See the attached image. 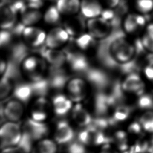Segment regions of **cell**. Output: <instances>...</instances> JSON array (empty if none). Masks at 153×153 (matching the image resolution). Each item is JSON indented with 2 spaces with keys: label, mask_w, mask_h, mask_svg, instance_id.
I'll list each match as a JSON object with an SVG mask.
<instances>
[{
  "label": "cell",
  "mask_w": 153,
  "mask_h": 153,
  "mask_svg": "<svg viewBox=\"0 0 153 153\" xmlns=\"http://www.w3.org/2000/svg\"><path fill=\"white\" fill-rule=\"evenodd\" d=\"M121 87L123 91L128 94L140 96L145 93V84L140 76L132 72L124 78L121 83Z\"/></svg>",
  "instance_id": "30bf717a"
},
{
  "label": "cell",
  "mask_w": 153,
  "mask_h": 153,
  "mask_svg": "<svg viewBox=\"0 0 153 153\" xmlns=\"http://www.w3.org/2000/svg\"><path fill=\"white\" fill-rule=\"evenodd\" d=\"M152 13H153V11H152Z\"/></svg>",
  "instance_id": "60d3db41"
},
{
  "label": "cell",
  "mask_w": 153,
  "mask_h": 153,
  "mask_svg": "<svg viewBox=\"0 0 153 153\" xmlns=\"http://www.w3.org/2000/svg\"><path fill=\"white\" fill-rule=\"evenodd\" d=\"M17 11L11 5L0 2V29L8 30L14 27L17 20Z\"/></svg>",
  "instance_id": "9a60e30c"
},
{
  "label": "cell",
  "mask_w": 153,
  "mask_h": 153,
  "mask_svg": "<svg viewBox=\"0 0 153 153\" xmlns=\"http://www.w3.org/2000/svg\"><path fill=\"white\" fill-rule=\"evenodd\" d=\"M42 56L50 69H60L67 62V54L60 49L47 48Z\"/></svg>",
  "instance_id": "e0dca14e"
},
{
  "label": "cell",
  "mask_w": 153,
  "mask_h": 153,
  "mask_svg": "<svg viewBox=\"0 0 153 153\" xmlns=\"http://www.w3.org/2000/svg\"><path fill=\"white\" fill-rule=\"evenodd\" d=\"M83 128L78 134V140L84 145L97 146L107 142L102 130L90 125Z\"/></svg>",
  "instance_id": "9c48e42d"
},
{
  "label": "cell",
  "mask_w": 153,
  "mask_h": 153,
  "mask_svg": "<svg viewBox=\"0 0 153 153\" xmlns=\"http://www.w3.org/2000/svg\"><path fill=\"white\" fill-rule=\"evenodd\" d=\"M95 39L88 32L83 33L78 35L76 39V44L81 50H88L92 48L96 42Z\"/></svg>",
  "instance_id": "f1b7e54d"
},
{
  "label": "cell",
  "mask_w": 153,
  "mask_h": 153,
  "mask_svg": "<svg viewBox=\"0 0 153 153\" xmlns=\"http://www.w3.org/2000/svg\"><path fill=\"white\" fill-rule=\"evenodd\" d=\"M62 14L56 5L49 7L43 14L42 19L45 23L49 25H56L61 20Z\"/></svg>",
  "instance_id": "484cf974"
},
{
  "label": "cell",
  "mask_w": 153,
  "mask_h": 153,
  "mask_svg": "<svg viewBox=\"0 0 153 153\" xmlns=\"http://www.w3.org/2000/svg\"><path fill=\"white\" fill-rule=\"evenodd\" d=\"M109 54L112 59L121 65L131 62L136 54L134 45L125 38L114 40L109 46Z\"/></svg>",
  "instance_id": "7a4b0ae2"
},
{
  "label": "cell",
  "mask_w": 153,
  "mask_h": 153,
  "mask_svg": "<svg viewBox=\"0 0 153 153\" xmlns=\"http://www.w3.org/2000/svg\"><path fill=\"white\" fill-rule=\"evenodd\" d=\"M8 64L5 60L0 56V77L5 74L8 69Z\"/></svg>",
  "instance_id": "74e56055"
},
{
  "label": "cell",
  "mask_w": 153,
  "mask_h": 153,
  "mask_svg": "<svg viewBox=\"0 0 153 153\" xmlns=\"http://www.w3.org/2000/svg\"><path fill=\"white\" fill-rule=\"evenodd\" d=\"M134 6L138 13L148 14L153 11V0H134Z\"/></svg>",
  "instance_id": "f546056e"
},
{
  "label": "cell",
  "mask_w": 153,
  "mask_h": 153,
  "mask_svg": "<svg viewBox=\"0 0 153 153\" xmlns=\"http://www.w3.org/2000/svg\"><path fill=\"white\" fill-rule=\"evenodd\" d=\"M145 77L153 84V60L150 61L144 68Z\"/></svg>",
  "instance_id": "e575fe53"
},
{
  "label": "cell",
  "mask_w": 153,
  "mask_h": 153,
  "mask_svg": "<svg viewBox=\"0 0 153 153\" xmlns=\"http://www.w3.org/2000/svg\"><path fill=\"white\" fill-rule=\"evenodd\" d=\"M130 114V108L126 105H120L115 109L113 117L115 120L117 121H122L126 120Z\"/></svg>",
  "instance_id": "4dcf8cb0"
},
{
  "label": "cell",
  "mask_w": 153,
  "mask_h": 153,
  "mask_svg": "<svg viewBox=\"0 0 153 153\" xmlns=\"http://www.w3.org/2000/svg\"><path fill=\"white\" fill-rule=\"evenodd\" d=\"M44 1H49V2H54V1H57V0H44Z\"/></svg>",
  "instance_id": "ab89813d"
},
{
  "label": "cell",
  "mask_w": 153,
  "mask_h": 153,
  "mask_svg": "<svg viewBox=\"0 0 153 153\" xmlns=\"http://www.w3.org/2000/svg\"><path fill=\"white\" fill-rule=\"evenodd\" d=\"M73 71H82L88 65L87 60L82 55L79 54H67V62Z\"/></svg>",
  "instance_id": "d4e9b609"
},
{
  "label": "cell",
  "mask_w": 153,
  "mask_h": 153,
  "mask_svg": "<svg viewBox=\"0 0 153 153\" xmlns=\"http://www.w3.org/2000/svg\"><path fill=\"white\" fill-rule=\"evenodd\" d=\"M64 87L65 94L73 103H81L87 96L88 84L81 77H74L68 79Z\"/></svg>",
  "instance_id": "5b68a950"
},
{
  "label": "cell",
  "mask_w": 153,
  "mask_h": 153,
  "mask_svg": "<svg viewBox=\"0 0 153 153\" xmlns=\"http://www.w3.org/2000/svg\"><path fill=\"white\" fill-rule=\"evenodd\" d=\"M70 112L73 121L81 127H87L92 123L93 118L90 113L81 103L74 105Z\"/></svg>",
  "instance_id": "d6986e66"
},
{
  "label": "cell",
  "mask_w": 153,
  "mask_h": 153,
  "mask_svg": "<svg viewBox=\"0 0 153 153\" xmlns=\"http://www.w3.org/2000/svg\"><path fill=\"white\" fill-rule=\"evenodd\" d=\"M21 35L26 45L32 48H38L45 44L47 33L38 27L29 26L24 27Z\"/></svg>",
  "instance_id": "ba28073f"
},
{
  "label": "cell",
  "mask_w": 153,
  "mask_h": 153,
  "mask_svg": "<svg viewBox=\"0 0 153 153\" xmlns=\"http://www.w3.org/2000/svg\"><path fill=\"white\" fill-rule=\"evenodd\" d=\"M87 32L95 39L105 38L111 33L112 26L109 20L102 16L88 19L86 23Z\"/></svg>",
  "instance_id": "52a82bcc"
},
{
  "label": "cell",
  "mask_w": 153,
  "mask_h": 153,
  "mask_svg": "<svg viewBox=\"0 0 153 153\" xmlns=\"http://www.w3.org/2000/svg\"><path fill=\"white\" fill-rule=\"evenodd\" d=\"M146 20L143 15L139 13L127 14L123 21V27L126 33L134 35L146 27Z\"/></svg>",
  "instance_id": "5bb4252c"
},
{
  "label": "cell",
  "mask_w": 153,
  "mask_h": 153,
  "mask_svg": "<svg viewBox=\"0 0 153 153\" xmlns=\"http://www.w3.org/2000/svg\"><path fill=\"white\" fill-rule=\"evenodd\" d=\"M82 145L83 144L79 141L78 143H72L69 146L68 153H84V150Z\"/></svg>",
  "instance_id": "8d00e7d4"
},
{
  "label": "cell",
  "mask_w": 153,
  "mask_h": 153,
  "mask_svg": "<svg viewBox=\"0 0 153 153\" xmlns=\"http://www.w3.org/2000/svg\"><path fill=\"white\" fill-rule=\"evenodd\" d=\"M23 136V130L19 123L6 121L0 126V148L19 145Z\"/></svg>",
  "instance_id": "3957f363"
},
{
  "label": "cell",
  "mask_w": 153,
  "mask_h": 153,
  "mask_svg": "<svg viewBox=\"0 0 153 153\" xmlns=\"http://www.w3.org/2000/svg\"><path fill=\"white\" fill-rule=\"evenodd\" d=\"M114 146L120 150H124L127 146V137L126 134L123 131L117 132L114 137Z\"/></svg>",
  "instance_id": "1f68e13d"
},
{
  "label": "cell",
  "mask_w": 153,
  "mask_h": 153,
  "mask_svg": "<svg viewBox=\"0 0 153 153\" xmlns=\"http://www.w3.org/2000/svg\"><path fill=\"white\" fill-rule=\"evenodd\" d=\"M70 35L64 27L56 26L47 33L45 45L47 48L60 49L69 39Z\"/></svg>",
  "instance_id": "8fae6325"
},
{
  "label": "cell",
  "mask_w": 153,
  "mask_h": 153,
  "mask_svg": "<svg viewBox=\"0 0 153 153\" xmlns=\"http://www.w3.org/2000/svg\"><path fill=\"white\" fill-rule=\"evenodd\" d=\"M52 114L53 112L51 101L45 95L36 96L30 100L28 117L31 120L46 123Z\"/></svg>",
  "instance_id": "277c9868"
},
{
  "label": "cell",
  "mask_w": 153,
  "mask_h": 153,
  "mask_svg": "<svg viewBox=\"0 0 153 153\" xmlns=\"http://www.w3.org/2000/svg\"><path fill=\"white\" fill-rule=\"evenodd\" d=\"M20 69L27 81L35 83L48 80L50 72L49 65L44 57L34 54L23 58Z\"/></svg>",
  "instance_id": "6da1fadb"
},
{
  "label": "cell",
  "mask_w": 153,
  "mask_h": 153,
  "mask_svg": "<svg viewBox=\"0 0 153 153\" xmlns=\"http://www.w3.org/2000/svg\"><path fill=\"white\" fill-rule=\"evenodd\" d=\"M99 153H119L118 149L114 145L108 142L102 145Z\"/></svg>",
  "instance_id": "d590c367"
},
{
  "label": "cell",
  "mask_w": 153,
  "mask_h": 153,
  "mask_svg": "<svg viewBox=\"0 0 153 153\" xmlns=\"http://www.w3.org/2000/svg\"><path fill=\"white\" fill-rule=\"evenodd\" d=\"M53 112L57 116H64L69 113L74 106L73 102L66 94L58 93L50 99Z\"/></svg>",
  "instance_id": "2e32d148"
},
{
  "label": "cell",
  "mask_w": 153,
  "mask_h": 153,
  "mask_svg": "<svg viewBox=\"0 0 153 153\" xmlns=\"http://www.w3.org/2000/svg\"><path fill=\"white\" fill-rule=\"evenodd\" d=\"M103 2L109 8H114L118 6L120 0H102Z\"/></svg>",
  "instance_id": "f35d334b"
},
{
  "label": "cell",
  "mask_w": 153,
  "mask_h": 153,
  "mask_svg": "<svg viewBox=\"0 0 153 153\" xmlns=\"http://www.w3.org/2000/svg\"><path fill=\"white\" fill-rule=\"evenodd\" d=\"M74 137V130L68 121L61 120L56 124L53 131V139L58 145L71 143Z\"/></svg>",
  "instance_id": "4fadbf2b"
},
{
  "label": "cell",
  "mask_w": 153,
  "mask_h": 153,
  "mask_svg": "<svg viewBox=\"0 0 153 153\" xmlns=\"http://www.w3.org/2000/svg\"><path fill=\"white\" fill-rule=\"evenodd\" d=\"M80 12L88 19L98 17L103 12L102 4L99 0H81Z\"/></svg>",
  "instance_id": "ffe728a7"
},
{
  "label": "cell",
  "mask_w": 153,
  "mask_h": 153,
  "mask_svg": "<svg viewBox=\"0 0 153 153\" xmlns=\"http://www.w3.org/2000/svg\"><path fill=\"white\" fill-rule=\"evenodd\" d=\"M42 16L39 8L26 4L20 11V22L25 26H34L42 19Z\"/></svg>",
  "instance_id": "ac0fdd59"
},
{
  "label": "cell",
  "mask_w": 153,
  "mask_h": 153,
  "mask_svg": "<svg viewBox=\"0 0 153 153\" xmlns=\"http://www.w3.org/2000/svg\"><path fill=\"white\" fill-rule=\"evenodd\" d=\"M58 144L47 137L34 142L30 153H57Z\"/></svg>",
  "instance_id": "44dd1931"
},
{
  "label": "cell",
  "mask_w": 153,
  "mask_h": 153,
  "mask_svg": "<svg viewBox=\"0 0 153 153\" xmlns=\"http://www.w3.org/2000/svg\"><path fill=\"white\" fill-rule=\"evenodd\" d=\"M33 142L25 133L20 143L16 146L2 148L0 153H30Z\"/></svg>",
  "instance_id": "cb8c5ba5"
},
{
  "label": "cell",
  "mask_w": 153,
  "mask_h": 153,
  "mask_svg": "<svg viewBox=\"0 0 153 153\" xmlns=\"http://www.w3.org/2000/svg\"><path fill=\"white\" fill-rule=\"evenodd\" d=\"M139 97V105L146 110H153V98L148 94L144 93Z\"/></svg>",
  "instance_id": "d6a6232c"
},
{
  "label": "cell",
  "mask_w": 153,
  "mask_h": 153,
  "mask_svg": "<svg viewBox=\"0 0 153 153\" xmlns=\"http://www.w3.org/2000/svg\"><path fill=\"white\" fill-rule=\"evenodd\" d=\"M27 0H1L11 7H13L17 11H20L26 5Z\"/></svg>",
  "instance_id": "836d02e7"
},
{
  "label": "cell",
  "mask_w": 153,
  "mask_h": 153,
  "mask_svg": "<svg viewBox=\"0 0 153 153\" xmlns=\"http://www.w3.org/2000/svg\"><path fill=\"white\" fill-rule=\"evenodd\" d=\"M142 44L146 51L153 53V23L148 24L145 27Z\"/></svg>",
  "instance_id": "83f0119b"
},
{
  "label": "cell",
  "mask_w": 153,
  "mask_h": 153,
  "mask_svg": "<svg viewBox=\"0 0 153 153\" xmlns=\"http://www.w3.org/2000/svg\"><path fill=\"white\" fill-rule=\"evenodd\" d=\"M81 0H57L56 6L62 16L72 17L80 11Z\"/></svg>",
  "instance_id": "7402d4cb"
},
{
  "label": "cell",
  "mask_w": 153,
  "mask_h": 153,
  "mask_svg": "<svg viewBox=\"0 0 153 153\" xmlns=\"http://www.w3.org/2000/svg\"><path fill=\"white\" fill-rule=\"evenodd\" d=\"M15 84L12 77L8 74V66L7 72L0 77V102L9 99L15 87Z\"/></svg>",
  "instance_id": "603a6c76"
},
{
  "label": "cell",
  "mask_w": 153,
  "mask_h": 153,
  "mask_svg": "<svg viewBox=\"0 0 153 153\" xmlns=\"http://www.w3.org/2000/svg\"><path fill=\"white\" fill-rule=\"evenodd\" d=\"M26 113L25 103L12 97L5 100L2 108V114L7 121L19 123L24 118Z\"/></svg>",
  "instance_id": "8992f818"
},
{
  "label": "cell",
  "mask_w": 153,
  "mask_h": 153,
  "mask_svg": "<svg viewBox=\"0 0 153 153\" xmlns=\"http://www.w3.org/2000/svg\"><path fill=\"white\" fill-rule=\"evenodd\" d=\"M22 127L23 132L33 142L47 137L46 135L48 132L47 123L38 122L29 117L25 120Z\"/></svg>",
  "instance_id": "7c38bea8"
},
{
  "label": "cell",
  "mask_w": 153,
  "mask_h": 153,
  "mask_svg": "<svg viewBox=\"0 0 153 153\" xmlns=\"http://www.w3.org/2000/svg\"><path fill=\"white\" fill-rule=\"evenodd\" d=\"M139 123L143 131L153 133V110H146L140 115Z\"/></svg>",
  "instance_id": "4316f807"
}]
</instances>
